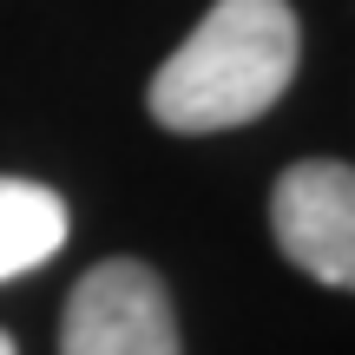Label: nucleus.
<instances>
[{"label":"nucleus","instance_id":"nucleus-5","mask_svg":"<svg viewBox=\"0 0 355 355\" xmlns=\"http://www.w3.org/2000/svg\"><path fill=\"white\" fill-rule=\"evenodd\" d=\"M0 355H13V336H7V329H0Z\"/></svg>","mask_w":355,"mask_h":355},{"label":"nucleus","instance_id":"nucleus-1","mask_svg":"<svg viewBox=\"0 0 355 355\" xmlns=\"http://www.w3.org/2000/svg\"><path fill=\"white\" fill-rule=\"evenodd\" d=\"M303 60V26L290 0H217L191 40L145 86V105L165 132L204 139L263 119L290 92Z\"/></svg>","mask_w":355,"mask_h":355},{"label":"nucleus","instance_id":"nucleus-2","mask_svg":"<svg viewBox=\"0 0 355 355\" xmlns=\"http://www.w3.org/2000/svg\"><path fill=\"white\" fill-rule=\"evenodd\" d=\"M60 355H184L158 270L139 257L92 263L66 296Z\"/></svg>","mask_w":355,"mask_h":355},{"label":"nucleus","instance_id":"nucleus-3","mask_svg":"<svg viewBox=\"0 0 355 355\" xmlns=\"http://www.w3.org/2000/svg\"><path fill=\"white\" fill-rule=\"evenodd\" d=\"M270 230L303 277L329 290H355V165L343 158L290 165L270 191Z\"/></svg>","mask_w":355,"mask_h":355},{"label":"nucleus","instance_id":"nucleus-4","mask_svg":"<svg viewBox=\"0 0 355 355\" xmlns=\"http://www.w3.org/2000/svg\"><path fill=\"white\" fill-rule=\"evenodd\" d=\"M66 243V204L60 191L33 178H0V283L53 263Z\"/></svg>","mask_w":355,"mask_h":355}]
</instances>
